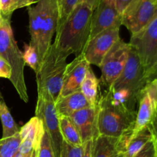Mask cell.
Masks as SVG:
<instances>
[{"instance_id": "obj_1", "label": "cell", "mask_w": 157, "mask_h": 157, "mask_svg": "<svg viewBox=\"0 0 157 157\" xmlns=\"http://www.w3.org/2000/svg\"><path fill=\"white\" fill-rule=\"evenodd\" d=\"M94 10L81 2L67 19L57 29L54 43L58 47L75 56L84 52L90 39Z\"/></svg>"}, {"instance_id": "obj_2", "label": "cell", "mask_w": 157, "mask_h": 157, "mask_svg": "<svg viewBox=\"0 0 157 157\" xmlns=\"http://www.w3.org/2000/svg\"><path fill=\"white\" fill-rule=\"evenodd\" d=\"M28 12L30 43L36 48L41 65L58 26V0H38L34 6L28 7Z\"/></svg>"}, {"instance_id": "obj_3", "label": "cell", "mask_w": 157, "mask_h": 157, "mask_svg": "<svg viewBox=\"0 0 157 157\" xmlns=\"http://www.w3.org/2000/svg\"><path fill=\"white\" fill-rule=\"evenodd\" d=\"M98 130L99 135L119 137L133 134L136 110L106 92L98 99Z\"/></svg>"}, {"instance_id": "obj_4", "label": "cell", "mask_w": 157, "mask_h": 157, "mask_svg": "<svg viewBox=\"0 0 157 157\" xmlns=\"http://www.w3.org/2000/svg\"><path fill=\"white\" fill-rule=\"evenodd\" d=\"M10 19L5 18L0 23V56L6 59L12 68V76L9 80L20 99L25 103H28L29 97L24 75L25 64L22 58V52L14 38Z\"/></svg>"}, {"instance_id": "obj_5", "label": "cell", "mask_w": 157, "mask_h": 157, "mask_svg": "<svg viewBox=\"0 0 157 157\" xmlns=\"http://www.w3.org/2000/svg\"><path fill=\"white\" fill-rule=\"evenodd\" d=\"M69 55L55 43H52L36 74L38 89L47 90L55 102L60 95Z\"/></svg>"}, {"instance_id": "obj_6", "label": "cell", "mask_w": 157, "mask_h": 157, "mask_svg": "<svg viewBox=\"0 0 157 157\" xmlns=\"http://www.w3.org/2000/svg\"><path fill=\"white\" fill-rule=\"evenodd\" d=\"M129 43L137 52L150 80L157 72V15L142 30L132 35Z\"/></svg>"}, {"instance_id": "obj_7", "label": "cell", "mask_w": 157, "mask_h": 157, "mask_svg": "<svg viewBox=\"0 0 157 157\" xmlns=\"http://www.w3.org/2000/svg\"><path fill=\"white\" fill-rule=\"evenodd\" d=\"M35 116L42 122L45 132L52 140L54 150L59 157L63 139L59 129L58 115L55 109V102L47 90L38 89V100L35 107Z\"/></svg>"}, {"instance_id": "obj_8", "label": "cell", "mask_w": 157, "mask_h": 157, "mask_svg": "<svg viewBox=\"0 0 157 157\" xmlns=\"http://www.w3.org/2000/svg\"><path fill=\"white\" fill-rule=\"evenodd\" d=\"M156 15V0H132L121 13L122 26L133 35L146 27Z\"/></svg>"}, {"instance_id": "obj_9", "label": "cell", "mask_w": 157, "mask_h": 157, "mask_svg": "<svg viewBox=\"0 0 157 157\" xmlns=\"http://www.w3.org/2000/svg\"><path fill=\"white\" fill-rule=\"evenodd\" d=\"M130 48V43L120 38L103 58L99 67L101 70V80L107 89L112 86L122 73Z\"/></svg>"}, {"instance_id": "obj_10", "label": "cell", "mask_w": 157, "mask_h": 157, "mask_svg": "<svg viewBox=\"0 0 157 157\" xmlns=\"http://www.w3.org/2000/svg\"><path fill=\"white\" fill-rule=\"evenodd\" d=\"M139 108L136 111V120L132 135L147 127L151 123L157 112V78L148 80L138 93Z\"/></svg>"}, {"instance_id": "obj_11", "label": "cell", "mask_w": 157, "mask_h": 157, "mask_svg": "<svg viewBox=\"0 0 157 157\" xmlns=\"http://www.w3.org/2000/svg\"><path fill=\"white\" fill-rule=\"evenodd\" d=\"M147 82L148 79L146 77L139 55L131 46L128 58L122 73L110 87L128 89L138 95L139 92Z\"/></svg>"}, {"instance_id": "obj_12", "label": "cell", "mask_w": 157, "mask_h": 157, "mask_svg": "<svg viewBox=\"0 0 157 157\" xmlns=\"http://www.w3.org/2000/svg\"><path fill=\"white\" fill-rule=\"evenodd\" d=\"M120 38V28L106 29L89 39L83 54L89 64L99 67L106 54Z\"/></svg>"}, {"instance_id": "obj_13", "label": "cell", "mask_w": 157, "mask_h": 157, "mask_svg": "<svg viewBox=\"0 0 157 157\" xmlns=\"http://www.w3.org/2000/svg\"><path fill=\"white\" fill-rule=\"evenodd\" d=\"M121 26V14L117 9L115 0H101L92 15L90 38L106 29Z\"/></svg>"}, {"instance_id": "obj_14", "label": "cell", "mask_w": 157, "mask_h": 157, "mask_svg": "<svg viewBox=\"0 0 157 157\" xmlns=\"http://www.w3.org/2000/svg\"><path fill=\"white\" fill-rule=\"evenodd\" d=\"M90 66L83 53L75 56V59L67 65L59 97L80 91Z\"/></svg>"}, {"instance_id": "obj_15", "label": "cell", "mask_w": 157, "mask_h": 157, "mask_svg": "<svg viewBox=\"0 0 157 157\" xmlns=\"http://www.w3.org/2000/svg\"><path fill=\"white\" fill-rule=\"evenodd\" d=\"M98 106H87L71 115L70 119L76 126L83 144L99 135L98 130Z\"/></svg>"}, {"instance_id": "obj_16", "label": "cell", "mask_w": 157, "mask_h": 157, "mask_svg": "<svg viewBox=\"0 0 157 157\" xmlns=\"http://www.w3.org/2000/svg\"><path fill=\"white\" fill-rule=\"evenodd\" d=\"M125 151L121 137L99 135L95 139L92 157H123Z\"/></svg>"}, {"instance_id": "obj_17", "label": "cell", "mask_w": 157, "mask_h": 157, "mask_svg": "<svg viewBox=\"0 0 157 157\" xmlns=\"http://www.w3.org/2000/svg\"><path fill=\"white\" fill-rule=\"evenodd\" d=\"M87 106H90V104L81 91L60 96L55 101V109L58 116H70L77 111Z\"/></svg>"}, {"instance_id": "obj_18", "label": "cell", "mask_w": 157, "mask_h": 157, "mask_svg": "<svg viewBox=\"0 0 157 157\" xmlns=\"http://www.w3.org/2000/svg\"><path fill=\"white\" fill-rule=\"evenodd\" d=\"M98 88L99 80L94 75L90 66L87 71L85 78L83 80L80 91L82 92L90 106H95L98 105Z\"/></svg>"}, {"instance_id": "obj_19", "label": "cell", "mask_w": 157, "mask_h": 157, "mask_svg": "<svg viewBox=\"0 0 157 157\" xmlns=\"http://www.w3.org/2000/svg\"><path fill=\"white\" fill-rule=\"evenodd\" d=\"M44 133V129L42 122L35 115L20 128L19 131L21 139L25 138L29 139L38 146L41 145Z\"/></svg>"}, {"instance_id": "obj_20", "label": "cell", "mask_w": 157, "mask_h": 157, "mask_svg": "<svg viewBox=\"0 0 157 157\" xmlns=\"http://www.w3.org/2000/svg\"><path fill=\"white\" fill-rule=\"evenodd\" d=\"M153 139L150 126L144 128L135 135H132L127 144L124 157H133L138 153L149 141Z\"/></svg>"}, {"instance_id": "obj_21", "label": "cell", "mask_w": 157, "mask_h": 157, "mask_svg": "<svg viewBox=\"0 0 157 157\" xmlns=\"http://www.w3.org/2000/svg\"><path fill=\"white\" fill-rule=\"evenodd\" d=\"M59 129L63 140L75 146L83 145L81 136L76 126L69 116L59 115Z\"/></svg>"}, {"instance_id": "obj_22", "label": "cell", "mask_w": 157, "mask_h": 157, "mask_svg": "<svg viewBox=\"0 0 157 157\" xmlns=\"http://www.w3.org/2000/svg\"><path fill=\"white\" fill-rule=\"evenodd\" d=\"M0 119L2 125V137L9 138L18 133L20 128L15 123L4 99L0 100Z\"/></svg>"}, {"instance_id": "obj_23", "label": "cell", "mask_w": 157, "mask_h": 157, "mask_svg": "<svg viewBox=\"0 0 157 157\" xmlns=\"http://www.w3.org/2000/svg\"><path fill=\"white\" fill-rule=\"evenodd\" d=\"M21 140L19 132L12 137L0 139V157L15 156Z\"/></svg>"}, {"instance_id": "obj_24", "label": "cell", "mask_w": 157, "mask_h": 157, "mask_svg": "<svg viewBox=\"0 0 157 157\" xmlns=\"http://www.w3.org/2000/svg\"><path fill=\"white\" fill-rule=\"evenodd\" d=\"M38 0H0L2 14L5 18H11L12 13L21 8L35 5Z\"/></svg>"}, {"instance_id": "obj_25", "label": "cell", "mask_w": 157, "mask_h": 157, "mask_svg": "<svg viewBox=\"0 0 157 157\" xmlns=\"http://www.w3.org/2000/svg\"><path fill=\"white\" fill-rule=\"evenodd\" d=\"M22 58L25 64L30 66L35 74L38 73L40 67V59L36 48L29 42V44H25L24 52H22Z\"/></svg>"}, {"instance_id": "obj_26", "label": "cell", "mask_w": 157, "mask_h": 157, "mask_svg": "<svg viewBox=\"0 0 157 157\" xmlns=\"http://www.w3.org/2000/svg\"><path fill=\"white\" fill-rule=\"evenodd\" d=\"M81 2H82V0H58L59 21H58V28L65 22L67 17L70 15V14L73 12L76 6Z\"/></svg>"}, {"instance_id": "obj_27", "label": "cell", "mask_w": 157, "mask_h": 157, "mask_svg": "<svg viewBox=\"0 0 157 157\" xmlns=\"http://www.w3.org/2000/svg\"><path fill=\"white\" fill-rule=\"evenodd\" d=\"M83 149L84 144L81 146H75L63 140L59 157H81Z\"/></svg>"}, {"instance_id": "obj_28", "label": "cell", "mask_w": 157, "mask_h": 157, "mask_svg": "<svg viewBox=\"0 0 157 157\" xmlns=\"http://www.w3.org/2000/svg\"><path fill=\"white\" fill-rule=\"evenodd\" d=\"M38 157H58L54 150L50 136L45 131L41 139Z\"/></svg>"}, {"instance_id": "obj_29", "label": "cell", "mask_w": 157, "mask_h": 157, "mask_svg": "<svg viewBox=\"0 0 157 157\" xmlns=\"http://www.w3.org/2000/svg\"><path fill=\"white\" fill-rule=\"evenodd\" d=\"M133 157H157V151L153 139L149 141L144 147Z\"/></svg>"}, {"instance_id": "obj_30", "label": "cell", "mask_w": 157, "mask_h": 157, "mask_svg": "<svg viewBox=\"0 0 157 157\" xmlns=\"http://www.w3.org/2000/svg\"><path fill=\"white\" fill-rule=\"evenodd\" d=\"M12 68L6 59L0 56V77L10 79L12 76Z\"/></svg>"}, {"instance_id": "obj_31", "label": "cell", "mask_w": 157, "mask_h": 157, "mask_svg": "<svg viewBox=\"0 0 157 157\" xmlns=\"http://www.w3.org/2000/svg\"><path fill=\"white\" fill-rule=\"evenodd\" d=\"M95 139L89 140V141L84 143V149H83V153L81 157H92Z\"/></svg>"}, {"instance_id": "obj_32", "label": "cell", "mask_w": 157, "mask_h": 157, "mask_svg": "<svg viewBox=\"0 0 157 157\" xmlns=\"http://www.w3.org/2000/svg\"><path fill=\"white\" fill-rule=\"evenodd\" d=\"M150 128V130L152 132V135H153V139L154 141L155 146H156V151H157V112L155 115L154 119L153 121L151 122L150 125H149Z\"/></svg>"}, {"instance_id": "obj_33", "label": "cell", "mask_w": 157, "mask_h": 157, "mask_svg": "<svg viewBox=\"0 0 157 157\" xmlns=\"http://www.w3.org/2000/svg\"><path fill=\"white\" fill-rule=\"evenodd\" d=\"M132 0H115L117 9L119 11L120 13H122L123 11L125 9V8L128 6L129 3Z\"/></svg>"}, {"instance_id": "obj_34", "label": "cell", "mask_w": 157, "mask_h": 157, "mask_svg": "<svg viewBox=\"0 0 157 157\" xmlns=\"http://www.w3.org/2000/svg\"><path fill=\"white\" fill-rule=\"evenodd\" d=\"M101 1V0H82L83 2H84L87 6H90L94 11L95 10V9H96L97 6H98V4H99Z\"/></svg>"}, {"instance_id": "obj_35", "label": "cell", "mask_w": 157, "mask_h": 157, "mask_svg": "<svg viewBox=\"0 0 157 157\" xmlns=\"http://www.w3.org/2000/svg\"><path fill=\"white\" fill-rule=\"evenodd\" d=\"M4 18H5V17L3 16V15H2V11H1V6H0V23H1L3 21V20H4Z\"/></svg>"}, {"instance_id": "obj_36", "label": "cell", "mask_w": 157, "mask_h": 157, "mask_svg": "<svg viewBox=\"0 0 157 157\" xmlns=\"http://www.w3.org/2000/svg\"><path fill=\"white\" fill-rule=\"evenodd\" d=\"M3 98H2V95L1 92H0V100H2Z\"/></svg>"}, {"instance_id": "obj_37", "label": "cell", "mask_w": 157, "mask_h": 157, "mask_svg": "<svg viewBox=\"0 0 157 157\" xmlns=\"http://www.w3.org/2000/svg\"><path fill=\"white\" fill-rule=\"evenodd\" d=\"M152 78H157V73H156V74H155V75H153V76L152 77Z\"/></svg>"}, {"instance_id": "obj_38", "label": "cell", "mask_w": 157, "mask_h": 157, "mask_svg": "<svg viewBox=\"0 0 157 157\" xmlns=\"http://www.w3.org/2000/svg\"><path fill=\"white\" fill-rule=\"evenodd\" d=\"M156 2H157V0H156Z\"/></svg>"}, {"instance_id": "obj_39", "label": "cell", "mask_w": 157, "mask_h": 157, "mask_svg": "<svg viewBox=\"0 0 157 157\" xmlns=\"http://www.w3.org/2000/svg\"><path fill=\"white\" fill-rule=\"evenodd\" d=\"M156 73H157V72H156Z\"/></svg>"}, {"instance_id": "obj_40", "label": "cell", "mask_w": 157, "mask_h": 157, "mask_svg": "<svg viewBox=\"0 0 157 157\" xmlns=\"http://www.w3.org/2000/svg\"><path fill=\"white\" fill-rule=\"evenodd\" d=\"M123 157H124V156H123Z\"/></svg>"}]
</instances>
